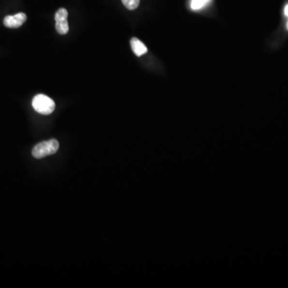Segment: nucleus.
<instances>
[{
  "instance_id": "1",
  "label": "nucleus",
  "mask_w": 288,
  "mask_h": 288,
  "mask_svg": "<svg viewBox=\"0 0 288 288\" xmlns=\"http://www.w3.org/2000/svg\"><path fill=\"white\" fill-rule=\"evenodd\" d=\"M60 148V143L56 139L44 141L38 143L34 147L32 155L35 159H43L47 155H51L57 152Z\"/></svg>"
},
{
  "instance_id": "2",
  "label": "nucleus",
  "mask_w": 288,
  "mask_h": 288,
  "mask_svg": "<svg viewBox=\"0 0 288 288\" xmlns=\"http://www.w3.org/2000/svg\"><path fill=\"white\" fill-rule=\"evenodd\" d=\"M32 106L38 113L42 115H50L55 110L56 104L51 98L40 94L34 97L32 100Z\"/></svg>"
},
{
  "instance_id": "3",
  "label": "nucleus",
  "mask_w": 288,
  "mask_h": 288,
  "mask_svg": "<svg viewBox=\"0 0 288 288\" xmlns=\"http://www.w3.org/2000/svg\"><path fill=\"white\" fill-rule=\"evenodd\" d=\"M67 16H68V12L65 8H60L56 12V16H55L56 29L60 35H66L69 30Z\"/></svg>"
},
{
  "instance_id": "4",
  "label": "nucleus",
  "mask_w": 288,
  "mask_h": 288,
  "mask_svg": "<svg viewBox=\"0 0 288 288\" xmlns=\"http://www.w3.org/2000/svg\"><path fill=\"white\" fill-rule=\"evenodd\" d=\"M27 20V15L24 13H18L15 15H7L5 17L3 24L7 28H17L23 25Z\"/></svg>"
},
{
  "instance_id": "5",
  "label": "nucleus",
  "mask_w": 288,
  "mask_h": 288,
  "mask_svg": "<svg viewBox=\"0 0 288 288\" xmlns=\"http://www.w3.org/2000/svg\"><path fill=\"white\" fill-rule=\"evenodd\" d=\"M131 46H132V51H134V53L137 56H143L144 54L148 52L147 46L139 39H137V38L132 39V40H131Z\"/></svg>"
},
{
  "instance_id": "6",
  "label": "nucleus",
  "mask_w": 288,
  "mask_h": 288,
  "mask_svg": "<svg viewBox=\"0 0 288 288\" xmlns=\"http://www.w3.org/2000/svg\"><path fill=\"white\" fill-rule=\"evenodd\" d=\"M210 1L211 0H192L191 7H192V9L195 10V11L200 10L205 7L206 5L208 4Z\"/></svg>"
},
{
  "instance_id": "7",
  "label": "nucleus",
  "mask_w": 288,
  "mask_h": 288,
  "mask_svg": "<svg viewBox=\"0 0 288 288\" xmlns=\"http://www.w3.org/2000/svg\"><path fill=\"white\" fill-rule=\"evenodd\" d=\"M122 3L128 10H135L138 7L140 0H122Z\"/></svg>"
},
{
  "instance_id": "8",
  "label": "nucleus",
  "mask_w": 288,
  "mask_h": 288,
  "mask_svg": "<svg viewBox=\"0 0 288 288\" xmlns=\"http://www.w3.org/2000/svg\"><path fill=\"white\" fill-rule=\"evenodd\" d=\"M284 14H285L286 16L288 17V4L285 7V9H284Z\"/></svg>"
},
{
  "instance_id": "9",
  "label": "nucleus",
  "mask_w": 288,
  "mask_h": 288,
  "mask_svg": "<svg viewBox=\"0 0 288 288\" xmlns=\"http://www.w3.org/2000/svg\"><path fill=\"white\" fill-rule=\"evenodd\" d=\"M287 28H288V24H287Z\"/></svg>"
}]
</instances>
